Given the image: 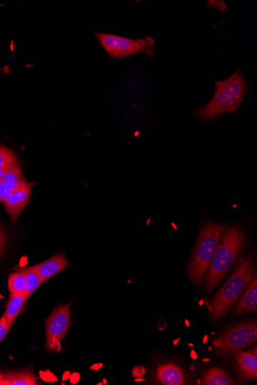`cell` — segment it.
<instances>
[{
    "instance_id": "cell-1",
    "label": "cell",
    "mask_w": 257,
    "mask_h": 385,
    "mask_svg": "<svg viewBox=\"0 0 257 385\" xmlns=\"http://www.w3.org/2000/svg\"><path fill=\"white\" fill-rule=\"evenodd\" d=\"M246 245V235L239 225H233L225 231L217 245L207 270L205 289L211 292L238 261Z\"/></svg>"
},
{
    "instance_id": "cell-2",
    "label": "cell",
    "mask_w": 257,
    "mask_h": 385,
    "mask_svg": "<svg viewBox=\"0 0 257 385\" xmlns=\"http://www.w3.org/2000/svg\"><path fill=\"white\" fill-rule=\"evenodd\" d=\"M215 83L216 88L212 100L196 111L203 121H212L225 113L234 112L248 92V83L239 66L228 80Z\"/></svg>"
},
{
    "instance_id": "cell-3",
    "label": "cell",
    "mask_w": 257,
    "mask_h": 385,
    "mask_svg": "<svg viewBox=\"0 0 257 385\" xmlns=\"http://www.w3.org/2000/svg\"><path fill=\"white\" fill-rule=\"evenodd\" d=\"M225 231L226 226L221 223L207 222L202 227L188 266V273L196 288L202 285L217 245Z\"/></svg>"
},
{
    "instance_id": "cell-4",
    "label": "cell",
    "mask_w": 257,
    "mask_h": 385,
    "mask_svg": "<svg viewBox=\"0 0 257 385\" xmlns=\"http://www.w3.org/2000/svg\"><path fill=\"white\" fill-rule=\"evenodd\" d=\"M254 270L252 256L245 257L211 302V318L213 321L221 319L231 310L253 278Z\"/></svg>"
},
{
    "instance_id": "cell-5",
    "label": "cell",
    "mask_w": 257,
    "mask_h": 385,
    "mask_svg": "<svg viewBox=\"0 0 257 385\" xmlns=\"http://www.w3.org/2000/svg\"><path fill=\"white\" fill-rule=\"evenodd\" d=\"M96 36L108 55L112 58H123L138 53L153 57L156 54L154 41L149 36H146L144 38L131 39L98 33L96 34Z\"/></svg>"
},
{
    "instance_id": "cell-6",
    "label": "cell",
    "mask_w": 257,
    "mask_h": 385,
    "mask_svg": "<svg viewBox=\"0 0 257 385\" xmlns=\"http://www.w3.org/2000/svg\"><path fill=\"white\" fill-rule=\"evenodd\" d=\"M257 339L256 321L244 322L227 329L215 341L217 352L221 354H234L253 344Z\"/></svg>"
},
{
    "instance_id": "cell-7",
    "label": "cell",
    "mask_w": 257,
    "mask_h": 385,
    "mask_svg": "<svg viewBox=\"0 0 257 385\" xmlns=\"http://www.w3.org/2000/svg\"><path fill=\"white\" fill-rule=\"evenodd\" d=\"M72 303L73 302L58 306L45 322L46 348L49 351L59 352L61 350V342L72 324L71 313Z\"/></svg>"
},
{
    "instance_id": "cell-8",
    "label": "cell",
    "mask_w": 257,
    "mask_h": 385,
    "mask_svg": "<svg viewBox=\"0 0 257 385\" xmlns=\"http://www.w3.org/2000/svg\"><path fill=\"white\" fill-rule=\"evenodd\" d=\"M34 183H26L17 190L12 192L7 202L4 204L5 208L13 222H16L19 216L25 210L32 191Z\"/></svg>"
},
{
    "instance_id": "cell-9",
    "label": "cell",
    "mask_w": 257,
    "mask_h": 385,
    "mask_svg": "<svg viewBox=\"0 0 257 385\" xmlns=\"http://www.w3.org/2000/svg\"><path fill=\"white\" fill-rule=\"evenodd\" d=\"M70 266L66 257L62 254L56 255L44 262L34 265V268L43 282L51 279L55 274L64 271Z\"/></svg>"
},
{
    "instance_id": "cell-10",
    "label": "cell",
    "mask_w": 257,
    "mask_h": 385,
    "mask_svg": "<svg viewBox=\"0 0 257 385\" xmlns=\"http://www.w3.org/2000/svg\"><path fill=\"white\" fill-rule=\"evenodd\" d=\"M236 361L239 369H237L241 379L245 381L256 380L257 377V359L250 352L241 350L235 353Z\"/></svg>"
},
{
    "instance_id": "cell-11",
    "label": "cell",
    "mask_w": 257,
    "mask_h": 385,
    "mask_svg": "<svg viewBox=\"0 0 257 385\" xmlns=\"http://www.w3.org/2000/svg\"><path fill=\"white\" fill-rule=\"evenodd\" d=\"M243 297L237 304L233 315L237 316L246 313L254 312L257 309V280L256 274L249 283Z\"/></svg>"
},
{
    "instance_id": "cell-12",
    "label": "cell",
    "mask_w": 257,
    "mask_h": 385,
    "mask_svg": "<svg viewBox=\"0 0 257 385\" xmlns=\"http://www.w3.org/2000/svg\"><path fill=\"white\" fill-rule=\"evenodd\" d=\"M156 377L158 382L166 385H182L185 383L182 371L173 363L164 364L158 368Z\"/></svg>"
},
{
    "instance_id": "cell-13",
    "label": "cell",
    "mask_w": 257,
    "mask_h": 385,
    "mask_svg": "<svg viewBox=\"0 0 257 385\" xmlns=\"http://www.w3.org/2000/svg\"><path fill=\"white\" fill-rule=\"evenodd\" d=\"M31 371L0 372V385H36Z\"/></svg>"
},
{
    "instance_id": "cell-14",
    "label": "cell",
    "mask_w": 257,
    "mask_h": 385,
    "mask_svg": "<svg viewBox=\"0 0 257 385\" xmlns=\"http://www.w3.org/2000/svg\"><path fill=\"white\" fill-rule=\"evenodd\" d=\"M26 302V299L24 293L11 294L5 312L7 322L11 327H12L19 314L21 312Z\"/></svg>"
},
{
    "instance_id": "cell-15",
    "label": "cell",
    "mask_w": 257,
    "mask_h": 385,
    "mask_svg": "<svg viewBox=\"0 0 257 385\" xmlns=\"http://www.w3.org/2000/svg\"><path fill=\"white\" fill-rule=\"evenodd\" d=\"M3 182L11 188L12 191L17 190L26 183L18 161L9 166L3 178Z\"/></svg>"
},
{
    "instance_id": "cell-16",
    "label": "cell",
    "mask_w": 257,
    "mask_h": 385,
    "mask_svg": "<svg viewBox=\"0 0 257 385\" xmlns=\"http://www.w3.org/2000/svg\"><path fill=\"white\" fill-rule=\"evenodd\" d=\"M202 384L206 385H232L236 384V381L222 369L213 367L203 375Z\"/></svg>"
},
{
    "instance_id": "cell-17",
    "label": "cell",
    "mask_w": 257,
    "mask_h": 385,
    "mask_svg": "<svg viewBox=\"0 0 257 385\" xmlns=\"http://www.w3.org/2000/svg\"><path fill=\"white\" fill-rule=\"evenodd\" d=\"M26 276L27 285L24 292L27 300L34 293V292L41 286L44 282L36 271L34 266L23 270Z\"/></svg>"
},
{
    "instance_id": "cell-18",
    "label": "cell",
    "mask_w": 257,
    "mask_h": 385,
    "mask_svg": "<svg viewBox=\"0 0 257 385\" xmlns=\"http://www.w3.org/2000/svg\"><path fill=\"white\" fill-rule=\"evenodd\" d=\"M26 276L23 270L9 275L8 288L11 294L24 293L26 289Z\"/></svg>"
},
{
    "instance_id": "cell-19",
    "label": "cell",
    "mask_w": 257,
    "mask_h": 385,
    "mask_svg": "<svg viewBox=\"0 0 257 385\" xmlns=\"http://www.w3.org/2000/svg\"><path fill=\"white\" fill-rule=\"evenodd\" d=\"M17 161V158L14 152L4 146L0 145V169Z\"/></svg>"
},
{
    "instance_id": "cell-20",
    "label": "cell",
    "mask_w": 257,
    "mask_h": 385,
    "mask_svg": "<svg viewBox=\"0 0 257 385\" xmlns=\"http://www.w3.org/2000/svg\"><path fill=\"white\" fill-rule=\"evenodd\" d=\"M11 325L9 324L5 314L0 319V343H1L11 329Z\"/></svg>"
},
{
    "instance_id": "cell-21",
    "label": "cell",
    "mask_w": 257,
    "mask_h": 385,
    "mask_svg": "<svg viewBox=\"0 0 257 385\" xmlns=\"http://www.w3.org/2000/svg\"><path fill=\"white\" fill-rule=\"evenodd\" d=\"M12 190L6 183L3 181L0 183V202L5 204L11 197Z\"/></svg>"
},
{
    "instance_id": "cell-22",
    "label": "cell",
    "mask_w": 257,
    "mask_h": 385,
    "mask_svg": "<svg viewBox=\"0 0 257 385\" xmlns=\"http://www.w3.org/2000/svg\"><path fill=\"white\" fill-rule=\"evenodd\" d=\"M6 234L2 227L0 226V257L2 256L6 247Z\"/></svg>"
},
{
    "instance_id": "cell-23",
    "label": "cell",
    "mask_w": 257,
    "mask_h": 385,
    "mask_svg": "<svg viewBox=\"0 0 257 385\" xmlns=\"http://www.w3.org/2000/svg\"><path fill=\"white\" fill-rule=\"evenodd\" d=\"M208 5L220 9L221 12L226 11V4L221 1H208Z\"/></svg>"
},
{
    "instance_id": "cell-24",
    "label": "cell",
    "mask_w": 257,
    "mask_h": 385,
    "mask_svg": "<svg viewBox=\"0 0 257 385\" xmlns=\"http://www.w3.org/2000/svg\"><path fill=\"white\" fill-rule=\"evenodd\" d=\"M11 165H6V166L1 168V169H0V183H1L3 181V178H4L6 172L8 170L9 166H11Z\"/></svg>"
}]
</instances>
